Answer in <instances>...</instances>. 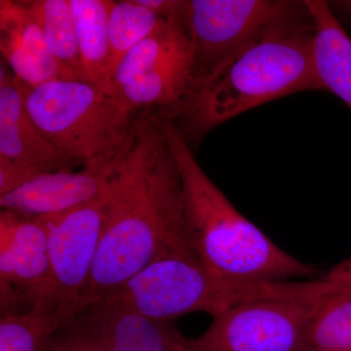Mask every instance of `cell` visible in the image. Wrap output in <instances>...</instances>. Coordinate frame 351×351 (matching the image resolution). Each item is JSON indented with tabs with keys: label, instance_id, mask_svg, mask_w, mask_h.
<instances>
[{
	"label": "cell",
	"instance_id": "6da1fadb",
	"mask_svg": "<svg viewBox=\"0 0 351 351\" xmlns=\"http://www.w3.org/2000/svg\"><path fill=\"white\" fill-rule=\"evenodd\" d=\"M171 257L196 258L162 117L145 110L136 117L130 144L110 182L107 223L78 304L112 292L147 265Z\"/></svg>",
	"mask_w": 351,
	"mask_h": 351
},
{
	"label": "cell",
	"instance_id": "7a4b0ae2",
	"mask_svg": "<svg viewBox=\"0 0 351 351\" xmlns=\"http://www.w3.org/2000/svg\"><path fill=\"white\" fill-rule=\"evenodd\" d=\"M308 9L254 41L204 77L191 80L181 101L161 114L191 145L230 119L304 91H321L314 69Z\"/></svg>",
	"mask_w": 351,
	"mask_h": 351
},
{
	"label": "cell",
	"instance_id": "3957f363",
	"mask_svg": "<svg viewBox=\"0 0 351 351\" xmlns=\"http://www.w3.org/2000/svg\"><path fill=\"white\" fill-rule=\"evenodd\" d=\"M162 121L181 175L189 245L208 270L240 280H287L315 274L240 213L201 168L174 122L166 117Z\"/></svg>",
	"mask_w": 351,
	"mask_h": 351
},
{
	"label": "cell",
	"instance_id": "277c9868",
	"mask_svg": "<svg viewBox=\"0 0 351 351\" xmlns=\"http://www.w3.org/2000/svg\"><path fill=\"white\" fill-rule=\"evenodd\" d=\"M313 281L240 280L208 270L196 258L156 261L101 297L152 320L170 321L206 313L214 318L233 307L260 301L313 302Z\"/></svg>",
	"mask_w": 351,
	"mask_h": 351
},
{
	"label": "cell",
	"instance_id": "5b68a950",
	"mask_svg": "<svg viewBox=\"0 0 351 351\" xmlns=\"http://www.w3.org/2000/svg\"><path fill=\"white\" fill-rule=\"evenodd\" d=\"M22 86L25 108L38 130L76 162L112 160L130 144L138 112H129L93 83L56 80Z\"/></svg>",
	"mask_w": 351,
	"mask_h": 351
},
{
	"label": "cell",
	"instance_id": "8992f818",
	"mask_svg": "<svg viewBox=\"0 0 351 351\" xmlns=\"http://www.w3.org/2000/svg\"><path fill=\"white\" fill-rule=\"evenodd\" d=\"M306 10L289 0H184L181 24L193 48V77H204L228 60Z\"/></svg>",
	"mask_w": 351,
	"mask_h": 351
},
{
	"label": "cell",
	"instance_id": "52a82bcc",
	"mask_svg": "<svg viewBox=\"0 0 351 351\" xmlns=\"http://www.w3.org/2000/svg\"><path fill=\"white\" fill-rule=\"evenodd\" d=\"M108 201L110 186L91 202L49 219V285L34 311L47 316L57 328L73 313L86 289L107 223Z\"/></svg>",
	"mask_w": 351,
	"mask_h": 351
},
{
	"label": "cell",
	"instance_id": "ba28073f",
	"mask_svg": "<svg viewBox=\"0 0 351 351\" xmlns=\"http://www.w3.org/2000/svg\"><path fill=\"white\" fill-rule=\"evenodd\" d=\"M184 341L169 321L149 319L99 297L75 307L51 335L48 351H174Z\"/></svg>",
	"mask_w": 351,
	"mask_h": 351
},
{
	"label": "cell",
	"instance_id": "9c48e42d",
	"mask_svg": "<svg viewBox=\"0 0 351 351\" xmlns=\"http://www.w3.org/2000/svg\"><path fill=\"white\" fill-rule=\"evenodd\" d=\"M328 299L241 304L214 318L207 331L191 341L216 351H304L314 316Z\"/></svg>",
	"mask_w": 351,
	"mask_h": 351
},
{
	"label": "cell",
	"instance_id": "30bf717a",
	"mask_svg": "<svg viewBox=\"0 0 351 351\" xmlns=\"http://www.w3.org/2000/svg\"><path fill=\"white\" fill-rule=\"evenodd\" d=\"M77 163L43 135L25 108L22 82L0 68V196Z\"/></svg>",
	"mask_w": 351,
	"mask_h": 351
},
{
	"label": "cell",
	"instance_id": "8fae6325",
	"mask_svg": "<svg viewBox=\"0 0 351 351\" xmlns=\"http://www.w3.org/2000/svg\"><path fill=\"white\" fill-rule=\"evenodd\" d=\"M52 221L1 210L0 302L2 315L15 306L36 308L50 280L48 239Z\"/></svg>",
	"mask_w": 351,
	"mask_h": 351
},
{
	"label": "cell",
	"instance_id": "7c38bea8",
	"mask_svg": "<svg viewBox=\"0 0 351 351\" xmlns=\"http://www.w3.org/2000/svg\"><path fill=\"white\" fill-rule=\"evenodd\" d=\"M122 154L112 160L86 164L75 172L63 170L40 176L0 196V207L32 218L63 216L96 199L108 189Z\"/></svg>",
	"mask_w": 351,
	"mask_h": 351
},
{
	"label": "cell",
	"instance_id": "4fadbf2b",
	"mask_svg": "<svg viewBox=\"0 0 351 351\" xmlns=\"http://www.w3.org/2000/svg\"><path fill=\"white\" fill-rule=\"evenodd\" d=\"M0 51L13 75L27 86L73 80L50 54L25 0H0Z\"/></svg>",
	"mask_w": 351,
	"mask_h": 351
},
{
	"label": "cell",
	"instance_id": "5bb4252c",
	"mask_svg": "<svg viewBox=\"0 0 351 351\" xmlns=\"http://www.w3.org/2000/svg\"><path fill=\"white\" fill-rule=\"evenodd\" d=\"M313 20L314 69L323 91L339 97L351 110V36L323 0H306Z\"/></svg>",
	"mask_w": 351,
	"mask_h": 351
},
{
	"label": "cell",
	"instance_id": "9a60e30c",
	"mask_svg": "<svg viewBox=\"0 0 351 351\" xmlns=\"http://www.w3.org/2000/svg\"><path fill=\"white\" fill-rule=\"evenodd\" d=\"M193 56L188 55L132 78L113 96L129 112L156 110L165 114L181 101L193 77Z\"/></svg>",
	"mask_w": 351,
	"mask_h": 351
},
{
	"label": "cell",
	"instance_id": "2e32d148",
	"mask_svg": "<svg viewBox=\"0 0 351 351\" xmlns=\"http://www.w3.org/2000/svg\"><path fill=\"white\" fill-rule=\"evenodd\" d=\"M88 80L112 95L110 0H69Z\"/></svg>",
	"mask_w": 351,
	"mask_h": 351
},
{
	"label": "cell",
	"instance_id": "e0dca14e",
	"mask_svg": "<svg viewBox=\"0 0 351 351\" xmlns=\"http://www.w3.org/2000/svg\"><path fill=\"white\" fill-rule=\"evenodd\" d=\"M188 55H193V48L181 20L166 19L117 64L113 73L112 94L135 76Z\"/></svg>",
	"mask_w": 351,
	"mask_h": 351
},
{
	"label": "cell",
	"instance_id": "ac0fdd59",
	"mask_svg": "<svg viewBox=\"0 0 351 351\" xmlns=\"http://www.w3.org/2000/svg\"><path fill=\"white\" fill-rule=\"evenodd\" d=\"M25 3L36 16L46 46L57 63L73 80L89 82L69 0H25Z\"/></svg>",
	"mask_w": 351,
	"mask_h": 351
},
{
	"label": "cell",
	"instance_id": "d6986e66",
	"mask_svg": "<svg viewBox=\"0 0 351 351\" xmlns=\"http://www.w3.org/2000/svg\"><path fill=\"white\" fill-rule=\"evenodd\" d=\"M165 20L138 3V0L110 1L108 32L113 73L127 53L156 31Z\"/></svg>",
	"mask_w": 351,
	"mask_h": 351
},
{
	"label": "cell",
	"instance_id": "ffe728a7",
	"mask_svg": "<svg viewBox=\"0 0 351 351\" xmlns=\"http://www.w3.org/2000/svg\"><path fill=\"white\" fill-rule=\"evenodd\" d=\"M304 351H351V295L337 292L320 306Z\"/></svg>",
	"mask_w": 351,
	"mask_h": 351
},
{
	"label": "cell",
	"instance_id": "44dd1931",
	"mask_svg": "<svg viewBox=\"0 0 351 351\" xmlns=\"http://www.w3.org/2000/svg\"><path fill=\"white\" fill-rule=\"evenodd\" d=\"M56 325L47 316L31 311L1 316L0 351H48Z\"/></svg>",
	"mask_w": 351,
	"mask_h": 351
},
{
	"label": "cell",
	"instance_id": "7402d4cb",
	"mask_svg": "<svg viewBox=\"0 0 351 351\" xmlns=\"http://www.w3.org/2000/svg\"><path fill=\"white\" fill-rule=\"evenodd\" d=\"M321 279L331 284L339 292L351 295V257L330 270Z\"/></svg>",
	"mask_w": 351,
	"mask_h": 351
},
{
	"label": "cell",
	"instance_id": "603a6c76",
	"mask_svg": "<svg viewBox=\"0 0 351 351\" xmlns=\"http://www.w3.org/2000/svg\"><path fill=\"white\" fill-rule=\"evenodd\" d=\"M184 0H138L152 12L165 19H180Z\"/></svg>",
	"mask_w": 351,
	"mask_h": 351
},
{
	"label": "cell",
	"instance_id": "cb8c5ba5",
	"mask_svg": "<svg viewBox=\"0 0 351 351\" xmlns=\"http://www.w3.org/2000/svg\"><path fill=\"white\" fill-rule=\"evenodd\" d=\"M327 4L343 29L351 27V0H332L327 1Z\"/></svg>",
	"mask_w": 351,
	"mask_h": 351
},
{
	"label": "cell",
	"instance_id": "d4e9b609",
	"mask_svg": "<svg viewBox=\"0 0 351 351\" xmlns=\"http://www.w3.org/2000/svg\"><path fill=\"white\" fill-rule=\"evenodd\" d=\"M174 351H216L209 350V348H200V346H195L191 341H186L181 346H178Z\"/></svg>",
	"mask_w": 351,
	"mask_h": 351
}]
</instances>
